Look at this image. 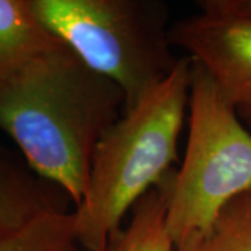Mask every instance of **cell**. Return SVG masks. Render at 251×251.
<instances>
[{"label":"cell","instance_id":"1","mask_svg":"<svg viewBox=\"0 0 251 251\" xmlns=\"http://www.w3.org/2000/svg\"><path fill=\"white\" fill-rule=\"evenodd\" d=\"M125 106L116 82L64 44L0 82V128L17 144L28 168L62 188L75 208L99 141Z\"/></svg>","mask_w":251,"mask_h":251},{"label":"cell","instance_id":"2","mask_svg":"<svg viewBox=\"0 0 251 251\" xmlns=\"http://www.w3.org/2000/svg\"><path fill=\"white\" fill-rule=\"evenodd\" d=\"M191 57L173 72L99 141L82 202L75 208V233L85 251H109L122 234L127 211L173 169L191 85Z\"/></svg>","mask_w":251,"mask_h":251},{"label":"cell","instance_id":"3","mask_svg":"<svg viewBox=\"0 0 251 251\" xmlns=\"http://www.w3.org/2000/svg\"><path fill=\"white\" fill-rule=\"evenodd\" d=\"M42 25L92 70L115 81L133 109L173 72L169 6L159 0H31Z\"/></svg>","mask_w":251,"mask_h":251},{"label":"cell","instance_id":"4","mask_svg":"<svg viewBox=\"0 0 251 251\" xmlns=\"http://www.w3.org/2000/svg\"><path fill=\"white\" fill-rule=\"evenodd\" d=\"M188 109L184 161L168 176L165 224L175 247L206 232L229 201L251 188V131L194 60Z\"/></svg>","mask_w":251,"mask_h":251},{"label":"cell","instance_id":"5","mask_svg":"<svg viewBox=\"0 0 251 251\" xmlns=\"http://www.w3.org/2000/svg\"><path fill=\"white\" fill-rule=\"evenodd\" d=\"M169 39L202 66L229 105L251 103L250 16L202 10L175 23Z\"/></svg>","mask_w":251,"mask_h":251},{"label":"cell","instance_id":"6","mask_svg":"<svg viewBox=\"0 0 251 251\" xmlns=\"http://www.w3.org/2000/svg\"><path fill=\"white\" fill-rule=\"evenodd\" d=\"M70 197L39 177L0 147V234L10 233L36 216L69 211Z\"/></svg>","mask_w":251,"mask_h":251},{"label":"cell","instance_id":"7","mask_svg":"<svg viewBox=\"0 0 251 251\" xmlns=\"http://www.w3.org/2000/svg\"><path fill=\"white\" fill-rule=\"evenodd\" d=\"M62 44L38 20L31 0H0V82Z\"/></svg>","mask_w":251,"mask_h":251},{"label":"cell","instance_id":"8","mask_svg":"<svg viewBox=\"0 0 251 251\" xmlns=\"http://www.w3.org/2000/svg\"><path fill=\"white\" fill-rule=\"evenodd\" d=\"M168 176L133 206L130 224L109 251H175L165 224Z\"/></svg>","mask_w":251,"mask_h":251},{"label":"cell","instance_id":"9","mask_svg":"<svg viewBox=\"0 0 251 251\" xmlns=\"http://www.w3.org/2000/svg\"><path fill=\"white\" fill-rule=\"evenodd\" d=\"M175 251H251V188L229 201L206 232L190 236Z\"/></svg>","mask_w":251,"mask_h":251},{"label":"cell","instance_id":"10","mask_svg":"<svg viewBox=\"0 0 251 251\" xmlns=\"http://www.w3.org/2000/svg\"><path fill=\"white\" fill-rule=\"evenodd\" d=\"M75 216L52 211L36 216L10 233L0 234V251H81Z\"/></svg>","mask_w":251,"mask_h":251},{"label":"cell","instance_id":"11","mask_svg":"<svg viewBox=\"0 0 251 251\" xmlns=\"http://www.w3.org/2000/svg\"><path fill=\"white\" fill-rule=\"evenodd\" d=\"M201 10L240 14L251 17V0H204L198 1Z\"/></svg>","mask_w":251,"mask_h":251},{"label":"cell","instance_id":"12","mask_svg":"<svg viewBox=\"0 0 251 251\" xmlns=\"http://www.w3.org/2000/svg\"><path fill=\"white\" fill-rule=\"evenodd\" d=\"M236 110H237L239 116L242 117L243 120H244V122L251 127V103L242 105V106H239Z\"/></svg>","mask_w":251,"mask_h":251}]
</instances>
